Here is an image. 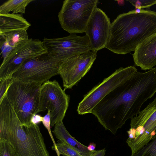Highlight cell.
<instances>
[{"label": "cell", "instance_id": "obj_1", "mask_svg": "<svg viewBox=\"0 0 156 156\" xmlns=\"http://www.w3.org/2000/svg\"><path fill=\"white\" fill-rule=\"evenodd\" d=\"M156 93V67L137 72L100 101L90 113L106 130L115 134L127 120L136 115Z\"/></svg>", "mask_w": 156, "mask_h": 156}, {"label": "cell", "instance_id": "obj_2", "mask_svg": "<svg viewBox=\"0 0 156 156\" xmlns=\"http://www.w3.org/2000/svg\"><path fill=\"white\" fill-rule=\"evenodd\" d=\"M156 33V12L136 9L121 14L111 23L105 48L114 53L134 51L146 38Z\"/></svg>", "mask_w": 156, "mask_h": 156}, {"label": "cell", "instance_id": "obj_3", "mask_svg": "<svg viewBox=\"0 0 156 156\" xmlns=\"http://www.w3.org/2000/svg\"><path fill=\"white\" fill-rule=\"evenodd\" d=\"M0 138L13 146L18 156H50L37 125H22L5 95L0 102Z\"/></svg>", "mask_w": 156, "mask_h": 156}, {"label": "cell", "instance_id": "obj_4", "mask_svg": "<svg viewBox=\"0 0 156 156\" xmlns=\"http://www.w3.org/2000/svg\"><path fill=\"white\" fill-rule=\"evenodd\" d=\"M42 84L12 78L5 95L23 125H31L32 116L39 112L40 91Z\"/></svg>", "mask_w": 156, "mask_h": 156}, {"label": "cell", "instance_id": "obj_5", "mask_svg": "<svg viewBox=\"0 0 156 156\" xmlns=\"http://www.w3.org/2000/svg\"><path fill=\"white\" fill-rule=\"evenodd\" d=\"M130 119L126 142L133 155L156 136V97Z\"/></svg>", "mask_w": 156, "mask_h": 156}, {"label": "cell", "instance_id": "obj_6", "mask_svg": "<svg viewBox=\"0 0 156 156\" xmlns=\"http://www.w3.org/2000/svg\"><path fill=\"white\" fill-rule=\"evenodd\" d=\"M98 0H65L58 17L62 28L71 34L85 33Z\"/></svg>", "mask_w": 156, "mask_h": 156}, {"label": "cell", "instance_id": "obj_7", "mask_svg": "<svg viewBox=\"0 0 156 156\" xmlns=\"http://www.w3.org/2000/svg\"><path fill=\"white\" fill-rule=\"evenodd\" d=\"M137 69L133 66L121 67L94 87L79 103L77 112L80 115L90 113L93 108L106 95L133 76Z\"/></svg>", "mask_w": 156, "mask_h": 156}, {"label": "cell", "instance_id": "obj_8", "mask_svg": "<svg viewBox=\"0 0 156 156\" xmlns=\"http://www.w3.org/2000/svg\"><path fill=\"white\" fill-rule=\"evenodd\" d=\"M61 62L47 53L25 62L13 74L12 78L24 82L43 84L59 75Z\"/></svg>", "mask_w": 156, "mask_h": 156}, {"label": "cell", "instance_id": "obj_9", "mask_svg": "<svg viewBox=\"0 0 156 156\" xmlns=\"http://www.w3.org/2000/svg\"><path fill=\"white\" fill-rule=\"evenodd\" d=\"M54 80L42 84L40 91L39 112L50 110L51 126L62 122L68 109L70 96Z\"/></svg>", "mask_w": 156, "mask_h": 156}, {"label": "cell", "instance_id": "obj_10", "mask_svg": "<svg viewBox=\"0 0 156 156\" xmlns=\"http://www.w3.org/2000/svg\"><path fill=\"white\" fill-rule=\"evenodd\" d=\"M42 41L48 54L62 62L72 57L91 51L88 38L86 34L81 36L71 34L61 38L44 37Z\"/></svg>", "mask_w": 156, "mask_h": 156}, {"label": "cell", "instance_id": "obj_11", "mask_svg": "<svg viewBox=\"0 0 156 156\" xmlns=\"http://www.w3.org/2000/svg\"><path fill=\"white\" fill-rule=\"evenodd\" d=\"M47 53L43 42L29 39L25 44L10 53L0 67V80L12 78L13 74L27 60Z\"/></svg>", "mask_w": 156, "mask_h": 156}, {"label": "cell", "instance_id": "obj_12", "mask_svg": "<svg viewBox=\"0 0 156 156\" xmlns=\"http://www.w3.org/2000/svg\"><path fill=\"white\" fill-rule=\"evenodd\" d=\"M97 53V51L91 50L72 57L62 62L59 75L62 79L65 90L77 85L90 70L96 58Z\"/></svg>", "mask_w": 156, "mask_h": 156}, {"label": "cell", "instance_id": "obj_13", "mask_svg": "<svg viewBox=\"0 0 156 156\" xmlns=\"http://www.w3.org/2000/svg\"><path fill=\"white\" fill-rule=\"evenodd\" d=\"M111 24L105 13L97 7L91 16L85 32L91 51L97 52L105 48L109 37Z\"/></svg>", "mask_w": 156, "mask_h": 156}, {"label": "cell", "instance_id": "obj_14", "mask_svg": "<svg viewBox=\"0 0 156 156\" xmlns=\"http://www.w3.org/2000/svg\"><path fill=\"white\" fill-rule=\"evenodd\" d=\"M135 65L144 70L156 65V33L140 43L132 54Z\"/></svg>", "mask_w": 156, "mask_h": 156}, {"label": "cell", "instance_id": "obj_15", "mask_svg": "<svg viewBox=\"0 0 156 156\" xmlns=\"http://www.w3.org/2000/svg\"><path fill=\"white\" fill-rule=\"evenodd\" d=\"M27 30H15L0 34L1 55L4 61L12 52L29 40Z\"/></svg>", "mask_w": 156, "mask_h": 156}, {"label": "cell", "instance_id": "obj_16", "mask_svg": "<svg viewBox=\"0 0 156 156\" xmlns=\"http://www.w3.org/2000/svg\"><path fill=\"white\" fill-rule=\"evenodd\" d=\"M52 132L59 140L78 151L83 156H89L95 151H90L87 147L80 143L73 137L65 127L63 121L56 124Z\"/></svg>", "mask_w": 156, "mask_h": 156}, {"label": "cell", "instance_id": "obj_17", "mask_svg": "<svg viewBox=\"0 0 156 156\" xmlns=\"http://www.w3.org/2000/svg\"><path fill=\"white\" fill-rule=\"evenodd\" d=\"M30 26L22 14H0V34L15 30H27Z\"/></svg>", "mask_w": 156, "mask_h": 156}, {"label": "cell", "instance_id": "obj_18", "mask_svg": "<svg viewBox=\"0 0 156 156\" xmlns=\"http://www.w3.org/2000/svg\"><path fill=\"white\" fill-rule=\"evenodd\" d=\"M34 0H9L0 6V14H24L26 7Z\"/></svg>", "mask_w": 156, "mask_h": 156}, {"label": "cell", "instance_id": "obj_19", "mask_svg": "<svg viewBox=\"0 0 156 156\" xmlns=\"http://www.w3.org/2000/svg\"><path fill=\"white\" fill-rule=\"evenodd\" d=\"M131 156H156V136L147 145Z\"/></svg>", "mask_w": 156, "mask_h": 156}, {"label": "cell", "instance_id": "obj_20", "mask_svg": "<svg viewBox=\"0 0 156 156\" xmlns=\"http://www.w3.org/2000/svg\"><path fill=\"white\" fill-rule=\"evenodd\" d=\"M0 156H18V155L10 142L0 138Z\"/></svg>", "mask_w": 156, "mask_h": 156}, {"label": "cell", "instance_id": "obj_21", "mask_svg": "<svg viewBox=\"0 0 156 156\" xmlns=\"http://www.w3.org/2000/svg\"><path fill=\"white\" fill-rule=\"evenodd\" d=\"M56 147L59 154L63 156H83L76 151L68 145L62 142H58Z\"/></svg>", "mask_w": 156, "mask_h": 156}, {"label": "cell", "instance_id": "obj_22", "mask_svg": "<svg viewBox=\"0 0 156 156\" xmlns=\"http://www.w3.org/2000/svg\"><path fill=\"white\" fill-rule=\"evenodd\" d=\"M51 112L50 110L49 109L48 110L47 114L44 116L43 117L42 122L44 126L48 130L53 143L54 145L52 147V149L56 151L57 156H60L57 148L56 144L55 142L51 132Z\"/></svg>", "mask_w": 156, "mask_h": 156}, {"label": "cell", "instance_id": "obj_23", "mask_svg": "<svg viewBox=\"0 0 156 156\" xmlns=\"http://www.w3.org/2000/svg\"><path fill=\"white\" fill-rule=\"evenodd\" d=\"M136 9H149L151 6L156 4V0H128Z\"/></svg>", "mask_w": 156, "mask_h": 156}, {"label": "cell", "instance_id": "obj_24", "mask_svg": "<svg viewBox=\"0 0 156 156\" xmlns=\"http://www.w3.org/2000/svg\"><path fill=\"white\" fill-rule=\"evenodd\" d=\"M12 78H9L0 80V102L5 95L11 83Z\"/></svg>", "mask_w": 156, "mask_h": 156}, {"label": "cell", "instance_id": "obj_25", "mask_svg": "<svg viewBox=\"0 0 156 156\" xmlns=\"http://www.w3.org/2000/svg\"><path fill=\"white\" fill-rule=\"evenodd\" d=\"M43 117L40 115L36 114L34 115L31 118V123L37 125L42 122Z\"/></svg>", "mask_w": 156, "mask_h": 156}, {"label": "cell", "instance_id": "obj_26", "mask_svg": "<svg viewBox=\"0 0 156 156\" xmlns=\"http://www.w3.org/2000/svg\"><path fill=\"white\" fill-rule=\"evenodd\" d=\"M105 152L106 150L103 149L101 150L96 151L89 156H105Z\"/></svg>", "mask_w": 156, "mask_h": 156}, {"label": "cell", "instance_id": "obj_27", "mask_svg": "<svg viewBox=\"0 0 156 156\" xmlns=\"http://www.w3.org/2000/svg\"><path fill=\"white\" fill-rule=\"evenodd\" d=\"M96 145L94 143H91L87 147L88 149L90 151H95Z\"/></svg>", "mask_w": 156, "mask_h": 156}]
</instances>
